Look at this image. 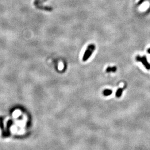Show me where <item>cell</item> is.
<instances>
[{"label":"cell","instance_id":"5","mask_svg":"<svg viewBox=\"0 0 150 150\" xmlns=\"http://www.w3.org/2000/svg\"><path fill=\"white\" fill-rule=\"evenodd\" d=\"M117 70V68L115 66L108 67L106 69V71L107 73H110V72L115 73Z\"/></svg>","mask_w":150,"mask_h":150},{"label":"cell","instance_id":"1","mask_svg":"<svg viewBox=\"0 0 150 150\" xmlns=\"http://www.w3.org/2000/svg\"><path fill=\"white\" fill-rule=\"evenodd\" d=\"M95 48L96 47L94 44H89L86 50H85V51L84 53L82 60L84 62L87 61L90 58V57L91 56L93 53L94 52Z\"/></svg>","mask_w":150,"mask_h":150},{"label":"cell","instance_id":"6","mask_svg":"<svg viewBox=\"0 0 150 150\" xmlns=\"http://www.w3.org/2000/svg\"><path fill=\"white\" fill-rule=\"evenodd\" d=\"M123 89L122 88H119L117 89L116 92V96L117 98H119L121 97V95H122L123 94Z\"/></svg>","mask_w":150,"mask_h":150},{"label":"cell","instance_id":"3","mask_svg":"<svg viewBox=\"0 0 150 150\" xmlns=\"http://www.w3.org/2000/svg\"><path fill=\"white\" fill-rule=\"evenodd\" d=\"M0 129L1 130L2 138H8L10 135V133L8 132L7 130L5 129L4 123V119L2 116H0Z\"/></svg>","mask_w":150,"mask_h":150},{"label":"cell","instance_id":"2","mask_svg":"<svg viewBox=\"0 0 150 150\" xmlns=\"http://www.w3.org/2000/svg\"><path fill=\"white\" fill-rule=\"evenodd\" d=\"M136 60L137 61L141 62L146 69L148 70L150 69V64L148 62V59L145 55H143L142 56L140 55H138L136 57Z\"/></svg>","mask_w":150,"mask_h":150},{"label":"cell","instance_id":"4","mask_svg":"<svg viewBox=\"0 0 150 150\" xmlns=\"http://www.w3.org/2000/svg\"><path fill=\"white\" fill-rule=\"evenodd\" d=\"M112 93L113 91L110 89H106L103 91V94L105 96H109L112 94Z\"/></svg>","mask_w":150,"mask_h":150},{"label":"cell","instance_id":"7","mask_svg":"<svg viewBox=\"0 0 150 150\" xmlns=\"http://www.w3.org/2000/svg\"><path fill=\"white\" fill-rule=\"evenodd\" d=\"M147 52H148L149 54H150V48H149L147 50Z\"/></svg>","mask_w":150,"mask_h":150}]
</instances>
